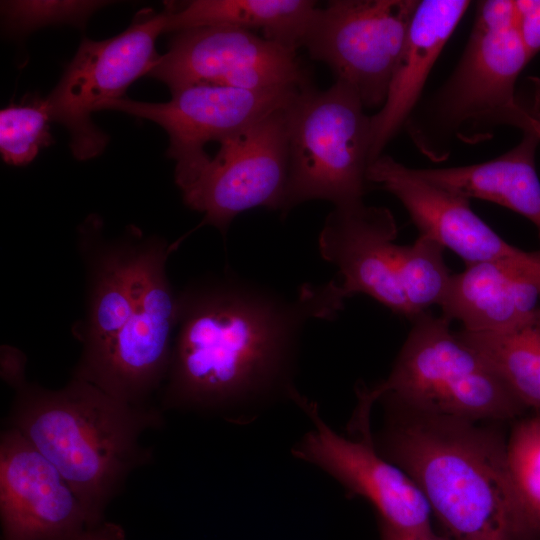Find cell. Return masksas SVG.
<instances>
[{
	"label": "cell",
	"instance_id": "44dd1931",
	"mask_svg": "<svg viewBox=\"0 0 540 540\" xmlns=\"http://www.w3.org/2000/svg\"><path fill=\"white\" fill-rule=\"evenodd\" d=\"M317 9L311 0H190L166 2L165 32L229 26L261 30L267 39L295 51Z\"/></svg>",
	"mask_w": 540,
	"mask_h": 540
},
{
	"label": "cell",
	"instance_id": "603a6c76",
	"mask_svg": "<svg viewBox=\"0 0 540 540\" xmlns=\"http://www.w3.org/2000/svg\"><path fill=\"white\" fill-rule=\"evenodd\" d=\"M511 477L531 530L540 536V416L517 421L506 439Z\"/></svg>",
	"mask_w": 540,
	"mask_h": 540
},
{
	"label": "cell",
	"instance_id": "f1b7e54d",
	"mask_svg": "<svg viewBox=\"0 0 540 540\" xmlns=\"http://www.w3.org/2000/svg\"><path fill=\"white\" fill-rule=\"evenodd\" d=\"M381 540H451L448 536L435 533L432 528L418 531H403L380 521Z\"/></svg>",
	"mask_w": 540,
	"mask_h": 540
},
{
	"label": "cell",
	"instance_id": "ba28073f",
	"mask_svg": "<svg viewBox=\"0 0 540 540\" xmlns=\"http://www.w3.org/2000/svg\"><path fill=\"white\" fill-rule=\"evenodd\" d=\"M175 249L163 238L140 233L133 312L101 361L78 379L131 404H154L168 372L177 324L178 293L166 270Z\"/></svg>",
	"mask_w": 540,
	"mask_h": 540
},
{
	"label": "cell",
	"instance_id": "83f0119b",
	"mask_svg": "<svg viewBox=\"0 0 540 540\" xmlns=\"http://www.w3.org/2000/svg\"><path fill=\"white\" fill-rule=\"evenodd\" d=\"M537 100L539 99L532 104L527 103V100H522L512 115L509 125L520 128L522 131H530L540 140V109Z\"/></svg>",
	"mask_w": 540,
	"mask_h": 540
},
{
	"label": "cell",
	"instance_id": "4fadbf2b",
	"mask_svg": "<svg viewBox=\"0 0 540 540\" xmlns=\"http://www.w3.org/2000/svg\"><path fill=\"white\" fill-rule=\"evenodd\" d=\"M147 76L170 91L194 85L258 90L310 83L295 50L229 26L174 33Z\"/></svg>",
	"mask_w": 540,
	"mask_h": 540
},
{
	"label": "cell",
	"instance_id": "4316f807",
	"mask_svg": "<svg viewBox=\"0 0 540 540\" xmlns=\"http://www.w3.org/2000/svg\"><path fill=\"white\" fill-rule=\"evenodd\" d=\"M26 361L19 349L8 345L1 347V377L14 390L26 382Z\"/></svg>",
	"mask_w": 540,
	"mask_h": 540
},
{
	"label": "cell",
	"instance_id": "3957f363",
	"mask_svg": "<svg viewBox=\"0 0 540 540\" xmlns=\"http://www.w3.org/2000/svg\"><path fill=\"white\" fill-rule=\"evenodd\" d=\"M159 405H135L92 383L71 377L60 389L25 382L5 426L22 434L63 475L85 506L92 526L103 522L130 474L152 461L141 443L161 428Z\"/></svg>",
	"mask_w": 540,
	"mask_h": 540
},
{
	"label": "cell",
	"instance_id": "d4e9b609",
	"mask_svg": "<svg viewBox=\"0 0 540 540\" xmlns=\"http://www.w3.org/2000/svg\"><path fill=\"white\" fill-rule=\"evenodd\" d=\"M109 4L95 0H12L1 2L4 28L23 35L49 25L83 27L97 10Z\"/></svg>",
	"mask_w": 540,
	"mask_h": 540
},
{
	"label": "cell",
	"instance_id": "5bb4252c",
	"mask_svg": "<svg viewBox=\"0 0 540 540\" xmlns=\"http://www.w3.org/2000/svg\"><path fill=\"white\" fill-rule=\"evenodd\" d=\"M294 403L312 422V428L294 445V458L315 465L347 494L371 503L380 521L403 531L431 528V509L414 481L383 457L373 440L346 438L322 418L315 401L299 393Z\"/></svg>",
	"mask_w": 540,
	"mask_h": 540
},
{
	"label": "cell",
	"instance_id": "6da1fadb",
	"mask_svg": "<svg viewBox=\"0 0 540 540\" xmlns=\"http://www.w3.org/2000/svg\"><path fill=\"white\" fill-rule=\"evenodd\" d=\"M347 299L340 282L303 284L287 296L231 272L178 293V315L159 406L245 425L294 401L301 335L333 320Z\"/></svg>",
	"mask_w": 540,
	"mask_h": 540
},
{
	"label": "cell",
	"instance_id": "5b68a950",
	"mask_svg": "<svg viewBox=\"0 0 540 540\" xmlns=\"http://www.w3.org/2000/svg\"><path fill=\"white\" fill-rule=\"evenodd\" d=\"M529 61L513 1L477 2L471 33L454 70L416 106L405 125L417 149L442 161L455 141L486 140L496 127L507 125L520 103L518 77Z\"/></svg>",
	"mask_w": 540,
	"mask_h": 540
},
{
	"label": "cell",
	"instance_id": "e0dca14e",
	"mask_svg": "<svg viewBox=\"0 0 540 540\" xmlns=\"http://www.w3.org/2000/svg\"><path fill=\"white\" fill-rule=\"evenodd\" d=\"M368 183L395 196L421 236L461 257L465 265L508 257L521 249L507 243L470 207L469 199L417 176L388 155L368 167Z\"/></svg>",
	"mask_w": 540,
	"mask_h": 540
},
{
	"label": "cell",
	"instance_id": "277c9868",
	"mask_svg": "<svg viewBox=\"0 0 540 540\" xmlns=\"http://www.w3.org/2000/svg\"><path fill=\"white\" fill-rule=\"evenodd\" d=\"M412 328L386 379L358 386L351 433L371 431L372 406L470 421H506L525 408L475 349L450 328L451 321L429 311L411 320Z\"/></svg>",
	"mask_w": 540,
	"mask_h": 540
},
{
	"label": "cell",
	"instance_id": "ac0fdd59",
	"mask_svg": "<svg viewBox=\"0 0 540 540\" xmlns=\"http://www.w3.org/2000/svg\"><path fill=\"white\" fill-rule=\"evenodd\" d=\"M442 316L468 331L506 328L540 308V251L466 265L452 274Z\"/></svg>",
	"mask_w": 540,
	"mask_h": 540
},
{
	"label": "cell",
	"instance_id": "7c38bea8",
	"mask_svg": "<svg viewBox=\"0 0 540 540\" xmlns=\"http://www.w3.org/2000/svg\"><path fill=\"white\" fill-rule=\"evenodd\" d=\"M302 87L239 89L194 85L171 91L167 102H142L121 97L100 109L118 110L160 125L169 136L168 157L175 161V182L181 190L210 161V142L238 134L287 106Z\"/></svg>",
	"mask_w": 540,
	"mask_h": 540
},
{
	"label": "cell",
	"instance_id": "7a4b0ae2",
	"mask_svg": "<svg viewBox=\"0 0 540 540\" xmlns=\"http://www.w3.org/2000/svg\"><path fill=\"white\" fill-rule=\"evenodd\" d=\"M374 445L418 486L451 540H536L515 489L506 439L477 421L387 407Z\"/></svg>",
	"mask_w": 540,
	"mask_h": 540
},
{
	"label": "cell",
	"instance_id": "cb8c5ba5",
	"mask_svg": "<svg viewBox=\"0 0 540 540\" xmlns=\"http://www.w3.org/2000/svg\"><path fill=\"white\" fill-rule=\"evenodd\" d=\"M46 99L38 97L11 103L0 111V152L5 163H30L40 149L52 144Z\"/></svg>",
	"mask_w": 540,
	"mask_h": 540
},
{
	"label": "cell",
	"instance_id": "8992f818",
	"mask_svg": "<svg viewBox=\"0 0 540 540\" xmlns=\"http://www.w3.org/2000/svg\"><path fill=\"white\" fill-rule=\"evenodd\" d=\"M392 212L364 201L335 206L318 237L321 257L341 275L346 298L365 294L409 319L438 304L450 271L444 248L419 235L409 245L395 243Z\"/></svg>",
	"mask_w": 540,
	"mask_h": 540
},
{
	"label": "cell",
	"instance_id": "8fae6325",
	"mask_svg": "<svg viewBox=\"0 0 540 540\" xmlns=\"http://www.w3.org/2000/svg\"><path fill=\"white\" fill-rule=\"evenodd\" d=\"M287 106L219 143L217 153L181 189L186 206L204 215L200 226H213L225 236L245 211L281 212L289 165Z\"/></svg>",
	"mask_w": 540,
	"mask_h": 540
},
{
	"label": "cell",
	"instance_id": "52a82bcc",
	"mask_svg": "<svg viewBox=\"0 0 540 540\" xmlns=\"http://www.w3.org/2000/svg\"><path fill=\"white\" fill-rule=\"evenodd\" d=\"M288 179L281 213L312 200L363 201L370 165L371 116L356 91L336 81L311 83L287 106Z\"/></svg>",
	"mask_w": 540,
	"mask_h": 540
},
{
	"label": "cell",
	"instance_id": "f546056e",
	"mask_svg": "<svg viewBox=\"0 0 540 540\" xmlns=\"http://www.w3.org/2000/svg\"><path fill=\"white\" fill-rule=\"evenodd\" d=\"M81 540H126V533L118 523L104 520L89 528Z\"/></svg>",
	"mask_w": 540,
	"mask_h": 540
},
{
	"label": "cell",
	"instance_id": "7402d4cb",
	"mask_svg": "<svg viewBox=\"0 0 540 540\" xmlns=\"http://www.w3.org/2000/svg\"><path fill=\"white\" fill-rule=\"evenodd\" d=\"M481 354L525 409L540 416V308L496 331H456Z\"/></svg>",
	"mask_w": 540,
	"mask_h": 540
},
{
	"label": "cell",
	"instance_id": "30bf717a",
	"mask_svg": "<svg viewBox=\"0 0 540 540\" xmlns=\"http://www.w3.org/2000/svg\"><path fill=\"white\" fill-rule=\"evenodd\" d=\"M166 14L152 9L137 13L131 25L109 39H83L58 84L45 98L52 121L65 126L70 148L78 160L102 153L108 136L92 121L91 113L123 97L139 77L148 75L160 55L158 36L165 32Z\"/></svg>",
	"mask_w": 540,
	"mask_h": 540
},
{
	"label": "cell",
	"instance_id": "484cf974",
	"mask_svg": "<svg viewBox=\"0 0 540 540\" xmlns=\"http://www.w3.org/2000/svg\"><path fill=\"white\" fill-rule=\"evenodd\" d=\"M515 24L530 60L540 52V0L514 1Z\"/></svg>",
	"mask_w": 540,
	"mask_h": 540
},
{
	"label": "cell",
	"instance_id": "9c48e42d",
	"mask_svg": "<svg viewBox=\"0 0 540 540\" xmlns=\"http://www.w3.org/2000/svg\"><path fill=\"white\" fill-rule=\"evenodd\" d=\"M419 0H331L316 9L301 47L351 86L365 109L382 107Z\"/></svg>",
	"mask_w": 540,
	"mask_h": 540
},
{
	"label": "cell",
	"instance_id": "2e32d148",
	"mask_svg": "<svg viewBox=\"0 0 540 540\" xmlns=\"http://www.w3.org/2000/svg\"><path fill=\"white\" fill-rule=\"evenodd\" d=\"M141 231L129 227L114 239L103 235L102 221L89 216L78 230L86 269L83 318L73 327L81 355L72 377L83 378L104 357L130 319L135 305L134 274Z\"/></svg>",
	"mask_w": 540,
	"mask_h": 540
},
{
	"label": "cell",
	"instance_id": "d6986e66",
	"mask_svg": "<svg viewBox=\"0 0 540 540\" xmlns=\"http://www.w3.org/2000/svg\"><path fill=\"white\" fill-rule=\"evenodd\" d=\"M469 6L468 0H419L385 102L371 116L370 164L405 127L435 62Z\"/></svg>",
	"mask_w": 540,
	"mask_h": 540
},
{
	"label": "cell",
	"instance_id": "ffe728a7",
	"mask_svg": "<svg viewBox=\"0 0 540 540\" xmlns=\"http://www.w3.org/2000/svg\"><path fill=\"white\" fill-rule=\"evenodd\" d=\"M521 141L489 161L444 168L415 169L414 173L467 199L477 198L506 207L531 221L540 235V180L535 157L538 137L522 131Z\"/></svg>",
	"mask_w": 540,
	"mask_h": 540
},
{
	"label": "cell",
	"instance_id": "9a60e30c",
	"mask_svg": "<svg viewBox=\"0 0 540 540\" xmlns=\"http://www.w3.org/2000/svg\"><path fill=\"white\" fill-rule=\"evenodd\" d=\"M0 518L2 540H81L93 527L58 469L8 427L0 437Z\"/></svg>",
	"mask_w": 540,
	"mask_h": 540
}]
</instances>
